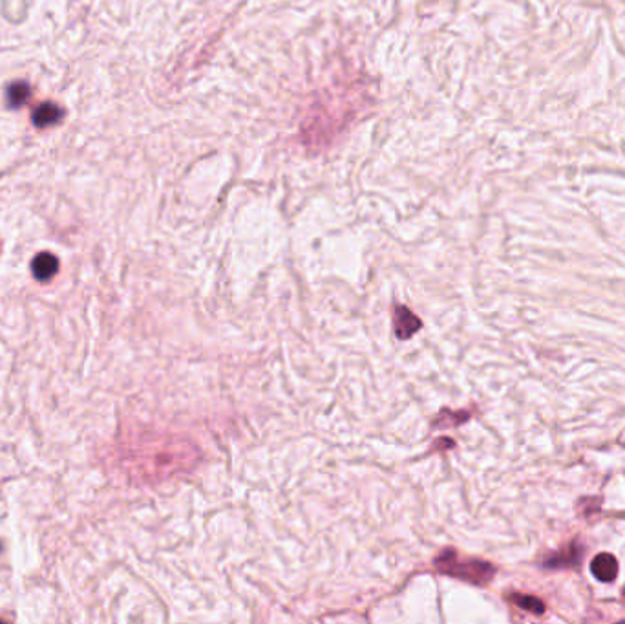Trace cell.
<instances>
[{"label": "cell", "instance_id": "obj_1", "mask_svg": "<svg viewBox=\"0 0 625 624\" xmlns=\"http://www.w3.org/2000/svg\"><path fill=\"white\" fill-rule=\"evenodd\" d=\"M435 568L441 573L465 578L468 582H477V584L488 582L492 578V575L495 573L494 568L490 564H487V562L459 561L458 555L453 553V549H446V551H443L435 558Z\"/></svg>", "mask_w": 625, "mask_h": 624}, {"label": "cell", "instance_id": "obj_2", "mask_svg": "<svg viewBox=\"0 0 625 624\" xmlns=\"http://www.w3.org/2000/svg\"><path fill=\"white\" fill-rule=\"evenodd\" d=\"M591 571L598 580L601 582H611L616 578L618 575V562L613 555L609 553H601L598 557L592 558Z\"/></svg>", "mask_w": 625, "mask_h": 624}, {"label": "cell", "instance_id": "obj_3", "mask_svg": "<svg viewBox=\"0 0 625 624\" xmlns=\"http://www.w3.org/2000/svg\"><path fill=\"white\" fill-rule=\"evenodd\" d=\"M420 328V321L408 308L401 306L395 310V332L397 337L408 339Z\"/></svg>", "mask_w": 625, "mask_h": 624}, {"label": "cell", "instance_id": "obj_4", "mask_svg": "<svg viewBox=\"0 0 625 624\" xmlns=\"http://www.w3.org/2000/svg\"><path fill=\"white\" fill-rule=\"evenodd\" d=\"M31 267H33V275L38 280H46L51 279V277L57 273V270H59V262H57V258H55L51 253H41L35 257L33 266Z\"/></svg>", "mask_w": 625, "mask_h": 624}, {"label": "cell", "instance_id": "obj_5", "mask_svg": "<svg viewBox=\"0 0 625 624\" xmlns=\"http://www.w3.org/2000/svg\"><path fill=\"white\" fill-rule=\"evenodd\" d=\"M61 118H63V110L59 106L51 105V103H44V105H41L35 110L33 123L37 127H50V125H55V123L59 121Z\"/></svg>", "mask_w": 625, "mask_h": 624}, {"label": "cell", "instance_id": "obj_6", "mask_svg": "<svg viewBox=\"0 0 625 624\" xmlns=\"http://www.w3.org/2000/svg\"><path fill=\"white\" fill-rule=\"evenodd\" d=\"M512 600L520 608L527 610V612H532V613L545 612V606H543L542 600L536 599V597H530V595H512Z\"/></svg>", "mask_w": 625, "mask_h": 624}, {"label": "cell", "instance_id": "obj_7", "mask_svg": "<svg viewBox=\"0 0 625 624\" xmlns=\"http://www.w3.org/2000/svg\"><path fill=\"white\" fill-rule=\"evenodd\" d=\"M28 97V85L24 83H15V85L9 88V103L11 106H21Z\"/></svg>", "mask_w": 625, "mask_h": 624}]
</instances>
